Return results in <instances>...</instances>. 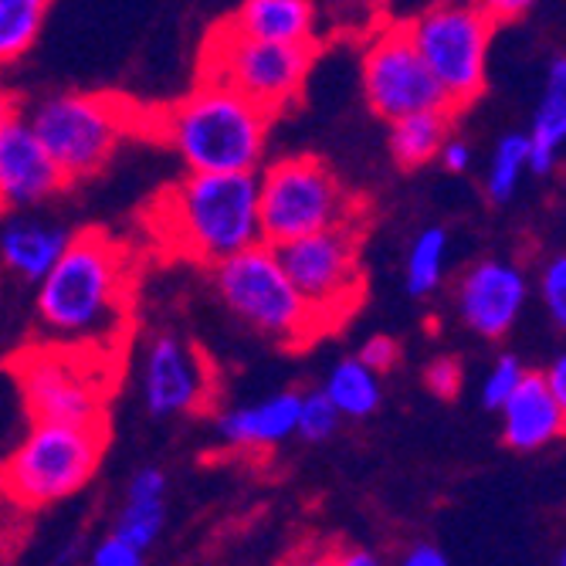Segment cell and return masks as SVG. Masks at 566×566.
I'll use <instances>...</instances> for the list:
<instances>
[{
	"mask_svg": "<svg viewBox=\"0 0 566 566\" xmlns=\"http://www.w3.org/2000/svg\"><path fill=\"white\" fill-rule=\"evenodd\" d=\"M129 251L106 231H78L38 282V323L55 343L116 353L129 316Z\"/></svg>",
	"mask_w": 566,
	"mask_h": 566,
	"instance_id": "1",
	"label": "cell"
},
{
	"mask_svg": "<svg viewBox=\"0 0 566 566\" xmlns=\"http://www.w3.org/2000/svg\"><path fill=\"white\" fill-rule=\"evenodd\" d=\"M146 228L170 254L218 265L228 254L262 241L259 180L254 174H197L167 187L146 211Z\"/></svg>",
	"mask_w": 566,
	"mask_h": 566,
	"instance_id": "2",
	"label": "cell"
},
{
	"mask_svg": "<svg viewBox=\"0 0 566 566\" xmlns=\"http://www.w3.org/2000/svg\"><path fill=\"white\" fill-rule=\"evenodd\" d=\"M269 116L228 85L197 78V88L157 116L160 139L197 174H254L265 164Z\"/></svg>",
	"mask_w": 566,
	"mask_h": 566,
	"instance_id": "3",
	"label": "cell"
},
{
	"mask_svg": "<svg viewBox=\"0 0 566 566\" xmlns=\"http://www.w3.org/2000/svg\"><path fill=\"white\" fill-rule=\"evenodd\" d=\"M24 415L31 424H109L116 353L48 339L11 359Z\"/></svg>",
	"mask_w": 566,
	"mask_h": 566,
	"instance_id": "4",
	"label": "cell"
},
{
	"mask_svg": "<svg viewBox=\"0 0 566 566\" xmlns=\"http://www.w3.org/2000/svg\"><path fill=\"white\" fill-rule=\"evenodd\" d=\"M211 282L231 316L282 346L298 349L326 333L319 316L285 275L275 244L254 241L228 254L211 265Z\"/></svg>",
	"mask_w": 566,
	"mask_h": 566,
	"instance_id": "5",
	"label": "cell"
},
{
	"mask_svg": "<svg viewBox=\"0 0 566 566\" xmlns=\"http://www.w3.org/2000/svg\"><path fill=\"white\" fill-rule=\"evenodd\" d=\"M69 187L106 170L119 143L139 126L143 113L113 92H62L21 113Z\"/></svg>",
	"mask_w": 566,
	"mask_h": 566,
	"instance_id": "6",
	"label": "cell"
},
{
	"mask_svg": "<svg viewBox=\"0 0 566 566\" xmlns=\"http://www.w3.org/2000/svg\"><path fill=\"white\" fill-rule=\"evenodd\" d=\"M109 444V424H31L0 465V492L21 509L55 505L82 492Z\"/></svg>",
	"mask_w": 566,
	"mask_h": 566,
	"instance_id": "7",
	"label": "cell"
},
{
	"mask_svg": "<svg viewBox=\"0 0 566 566\" xmlns=\"http://www.w3.org/2000/svg\"><path fill=\"white\" fill-rule=\"evenodd\" d=\"M259 180V234L265 244H285L323 228L364 221L356 200L319 157H282L254 170Z\"/></svg>",
	"mask_w": 566,
	"mask_h": 566,
	"instance_id": "8",
	"label": "cell"
},
{
	"mask_svg": "<svg viewBox=\"0 0 566 566\" xmlns=\"http://www.w3.org/2000/svg\"><path fill=\"white\" fill-rule=\"evenodd\" d=\"M316 51L319 44H279L248 38L224 21L200 44L197 78L228 85L254 106H262L269 116H279L302 98Z\"/></svg>",
	"mask_w": 566,
	"mask_h": 566,
	"instance_id": "9",
	"label": "cell"
},
{
	"mask_svg": "<svg viewBox=\"0 0 566 566\" xmlns=\"http://www.w3.org/2000/svg\"><path fill=\"white\" fill-rule=\"evenodd\" d=\"M407 34L441 85L448 109H469L485 92L495 21L475 0H444V4H434L410 21Z\"/></svg>",
	"mask_w": 566,
	"mask_h": 566,
	"instance_id": "10",
	"label": "cell"
},
{
	"mask_svg": "<svg viewBox=\"0 0 566 566\" xmlns=\"http://www.w3.org/2000/svg\"><path fill=\"white\" fill-rule=\"evenodd\" d=\"M359 244H364V221L323 228L275 248L285 275L319 316L323 329L346 319L364 295Z\"/></svg>",
	"mask_w": 566,
	"mask_h": 566,
	"instance_id": "11",
	"label": "cell"
},
{
	"mask_svg": "<svg viewBox=\"0 0 566 566\" xmlns=\"http://www.w3.org/2000/svg\"><path fill=\"white\" fill-rule=\"evenodd\" d=\"M364 95L374 116L394 123L421 109H448L444 92L418 55L407 24L380 28L364 48Z\"/></svg>",
	"mask_w": 566,
	"mask_h": 566,
	"instance_id": "12",
	"label": "cell"
},
{
	"mask_svg": "<svg viewBox=\"0 0 566 566\" xmlns=\"http://www.w3.org/2000/svg\"><path fill=\"white\" fill-rule=\"evenodd\" d=\"M214 377L203 353L177 333H157L143 359V403L153 418H184L208 407Z\"/></svg>",
	"mask_w": 566,
	"mask_h": 566,
	"instance_id": "13",
	"label": "cell"
},
{
	"mask_svg": "<svg viewBox=\"0 0 566 566\" xmlns=\"http://www.w3.org/2000/svg\"><path fill=\"white\" fill-rule=\"evenodd\" d=\"M530 298V275L509 259L475 262L458 282V319L482 339H502L520 323Z\"/></svg>",
	"mask_w": 566,
	"mask_h": 566,
	"instance_id": "14",
	"label": "cell"
},
{
	"mask_svg": "<svg viewBox=\"0 0 566 566\" xmlns=\"http://www.w3.org/2000/svg\"><path fill=\"white\" fill-rule=\"evenodd\" d=\"M69 187L59 164L34 136L24 116H18L0 136V211H28L48 203Z\"/></svg>",
	"mask_w": 566,
	"mask_h": 566,
	"instance_id": "15",
	"label": "cell"
},
{
	"mask_svg": "<svg viewBox=\"0 0 566 566\" xmlns=\"http://www.w3.org/2000/svg\"><path fill=\"white\" fill-rule=\"evenodd\" d=\"M499 415H502V441L512 451H539L559 441L566 428V403L553 397L543 374H530V370L523 374L516 390L505 397Z\"/></svg>",
	"mask_w": 566,
	"mask_h": 566,
	"instance_id": "16",
	"label": "cell"
},
{
	"mask_svg": "<svg viewBox=\"0 0 566 566\" xmlns=\"http://www.w3.org/2000/svg\"><path fill=\"white\" fill-rule=\"evenodd\" d=\"M295 418H298V394L282 390L275 397L231 407L218 421V434L228 448L238 451H272L295 438Z\"/></svg>",
	"mask_w": 566,
	"mask_h": 566,
	"instance_id": "17",
	"label": "cell"
},
{
	"mask_svg": "<svg viewBox=\"0 0 566 566\" xmlns=\"http://www.w3.org/2000/svg\"><path fill=\"white\" fill-rule=\"evenodd\" d=\"M566 143V59H556L546 72L543 98L526 133V174L553 177Z\"/></svg>",
	"mask_w": 566,
	"mask_h": 566,
	"instance_id": "18",
	"label": "cell"
},
{
	"mask_svg": "<svg viewBox=\"0 0 566 566\" xmlns=\"http://www.w3.org/2000/svg\"><path fill=\"white\" fill-rule=\"evenodd\" d=\"M228 24L248 38H262V41L319 44L313 0H244L228 18Z\"/></svg>",
	"mask_w": 566,
	"mask_h": 566,
	"instance_id": "19",
	"label": "cell"
},
{
	"mask_svg": "<svg viewBox=\"0 0 566 566\" xmlns=\"http://www.w3.org/2000/svg\"><path fill=\"white\" fill-rule=\"evenodd\" d=\"M167 526V475L160 469H143L126 489V502L116 516L113 533L149 553Z\"/></svg>",
	"mask_w": 566,
	"mask_h": 566,
	"instance_id": "20",
	"label": "cell"
},
{
	"mask_svg": "<svg viewBox=\"0 0 566 566\" xmlns=\"http://www.w3.org/2000/svg\"><path fill=\"white\" fill-rule=\"evenodd\" d=\"M69 231L51 221H14L0 234V262L21 282H41L69 244Z\"/></svg>",
	"mask_w": 566,
	"mask_h": 566,
	"instance_id": "21",
	"label": "cell"
},
{
	"mask_svg": "<svg viewBox=\"0 0 566 566\" xmlns=\"http://www.w3.org/2000/svg\"><path fill=\"white\" fill-rule=\"evenodd\" d=\"M451 109H421L390 123V157L400 170H418L438 157L451 136Z\"/></svg>",
	"mask_w": 566,
	"mask_h": 566,
	"instance_id": "22",
	"label": "cell"
},
{
	"mask_svg": "<svg viewBox=\"0 0 566 566\" xmlns=\"http://www.w3.org/2000/svg\"><path fill=\"white\" fill-rule=\"evenodd\" d=\"M323 394L333 400L343 421H364V418L377 415V407L384 400L380 374H374L367 364H359L356 356L339 359V364L329 370Z\"/></svg>",
	"mask_w": 566,
	"mask_h": 566,
	"instance_id": "23",
	"label": "cell"
},
{
	"mask_svg": "<svg viewBox=\"0 0 566 566\" xmlns=\"http://www.w3.org/2000/svg\"><path fill=\"white\" fill-rule=\"evenodd\" d=\"M448 262V231L444 228H424L407 248L403 262V289L415 298H428L441 289Z\"/></svg>",
	"mask_w": 566,
	"mask_h": 566,
	"instance_id": "24",
	"label": "cell"
},
{
	"mask_svg": "<svg viewBox=\"0 0 566 566\" xmlns=\"http://www.w3.org/2000/svg\"><path fill=\"white\" fill-rule=\"evenodd\" d=\"M51 0H0V65L28 55L38 41Z\"/></svg>",
	"mask_w": 566,
	"mask_h": 566,
	"instance_id": "25",
	"label": "cell"
},
{
	"mask_svg": "<svg viewBox=\"0 0 566 566\" xmlns=\"http://www.w3.org/2000/svg\"><path fill=\"white\" fill-rule=\"evenodd\" d=\"M526 174V133H505L495 149L485 170V193L492 203H505L516 197L520 184Z\"/></svg>",
	"mask_w": 566,
	"mask_h": 566,
	"instance_id": "26",
	"label": "cell"
},
{
	"mask_svg": "<svg viewBox=\"0 0 566 566\" xmlns=\"http://www.w3.org/2000/svg\"><path fill=\"white\" fill-rule=\"evenodd\" d=\"M343 418L333 407V400L323 390L298 394V418H295V434L308 444H323L339 431Z\"/></svg>",
	"mask_w": 566,
	"mask_h": 566,
	"instance_id": "27",
	"label": "cell"
},
{
	"mask_svg": "<svg viewBox=\"0 0 566 566\" xmlns=\"http://www.w3.org/2000/svg\"><path fill=\"white\" fill-rule=\"evenodd\" d=\"M526 367L520 364L512 353H502L495 364L489 367L485 380H482V407L485 410H499L505 403V397L516 390V384L523 380Z\"/></svg>",
	"mask_w": 566,
	"mask_h": 566,
	"instance_id": "28",
	"label": "cell"
},
{
	"mask_svg": "<svg viewBox=\"0 0 566 566\" xmlns=\"http://www.w3.org/2000/svg\"><path fill=\"white\" fill-rule=\"evenodd\" d=\"M539 298L546 305L549 319L563 329L566 326V259H563V254H553V259L543 265Z\"/></svg>",
	"mask_w": 566,
	"mask_h": 566,
	"instance_id": "29",
	"label": "cell"
},
{
	"mask_svg": "<svg viewBox=\"0 0 566 566\" xmlns=\"http://www.w3.org/2000/svg\"><path fill=\"white\" fill-rule=\"evenodd\" d=\"M424 384L434 397L441 400H454L461 394V384H465V370H461V364L454 356H438L428 364L424 370Z\"/></svg>",
	"mask_w": 566,
	"mask_h": 566,
	"instance_id": "30",
	"label": "cell"
},
{
	"mask_svg": "<svg viewBox=\"0 0 566 566\" xmlns=\"http://www.w3.org/2000/svg\"><path fill=\"white\" fill-rule=\"evenodd\" d=\"M146 559L143 549H136L133 543H126L123 536L109 533L102 543H95L92 549V563L95 566H139Z\"/></svg>",
	"mask_w": 566,
	"mask_h": 566,
	"instance_id": "31",
	"label": "cell"
},
{
	"mask_svg": "<svg viewBox=\"0 0 566 566\" xmlns=\"http://www.w3.org/2000/svg\"><path fill=\"white\" fill-rule=\"evenodd\" d=\"M356 359H359V364H367L374 374H387V370L397 367L400 346H397V339H390V336H370L364 346H359Z\"/></svg>",
	"mask_w": 566,
	"mask_h": 566,
	"instance_id": "32",
	"label": "cell"
},
{
	"mask_svg": "<svg viewBox=\"0 0 566 566\" xmlns=\"http://www.w3.org/2000/svg\"><path fill=\"white\" fill-rule=\"evenodd\" d=\"M475 4L499 24H509V21H520L523 14H530V8L536 0H475Z\"/></svg>",
	"mask_w": 566,
	"mask_h": 566,
	"instance_id": "33",
	"label": "cell"
},
{
	"mask_svg": "<svg viewBox=\"0 0 566 566\" xmlns=\"http://www.w3.org/2000/svg\"><path fill=\"white\" fill-rule=\"evenodd\" d=\"M438 157H441V167L448 174H465L472 167V146L469 143H461L454 136H448L438 149Z\"/></svg>",
	"mask_w": 566,
	"mask_h": 566,
	"instance_id": "34",
	"label": "cell"
},
{
	"mask_svg": "<svg viewBox=\"0 0 566 566\" xmlns=\"http://www.w3.org/2000/svg\"><path fill=\"white\" fill-rule=\"evenodd\" d=\"M403 563L407 566H444L448 553L441 546H434V543H415L403 553Z\"/></svg>",
	"mask_w": 566,
	"mask_h": 566,
	"instance_id": "35",
	"label": "cell"
},
{
	"mask_svg": "<svg viewBox=\"0 0 566 566\" xmlns=\"http://www.w3.org/2000/svg\"><path fill=\"white\" fill-rule=\"evenodd\" d=\"M543 380H546V387L553 390V397L566 403V356H556V359H553L549 370L543 374Z\"/></svg>",
	"mask_w": 566,
	"mask_h": 566,
	"instance_id": "36",
	"label": "cell"
},
{
	"mask_svg": "<svg viewBox=\"0 0 566 566\" xmlns=\"http://www.w3.org/2000/svg\"><path fill=\"white\" fill-rule=\"evenodd\" d=\"M21 116V106H18V98L0 85V136H4V129Z\"/></svg>",
	"mask_w": 566,
	"mask_h": 566,
	"instance_id": "37",
	"label": "cell"
},
{
	"mask_svg": "<svg viewBox=\"0 0 566 566\" xmlns=\"http://www.w3.org/2000/svg\"><path fill=\"white\" fill-rule=\"evenodd\" d=\"M333 559L343 563V566H377L380 563V556L377 553H367L364 546H359V549L353 546V553H336Z\"/></svg>",
	"mask_w": 566,
	"mask_h": 566,
	"instance_id": "38",
	"label": "cell"
}]
</instances>
